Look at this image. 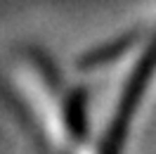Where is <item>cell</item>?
I'll list each match as a JSON object with an SVG mask.
<instances>
[{"label": "cell", "instance_id": "cell-1", "mask_svg": "<svg viewBox=\"0 0 156 154\" xmlns=\"http://www.w3.org/2000/svg\"><path fill=\"white\" fill-rule=\"evenodd\" d=\"M10 97L36 138L50 149H85V126L76 102L45 59L33 55L14 57L7 69Z\"/></svg>", "mask_w": 156, "mask_h": 154}, {"label": "cell", "instance_id": "cell-2", "mask_svg": "<svg viewBox=\"0 0 156 154\" xmlns=\"http://www.w3.org/2000/svg\"><path fill=\"white\" fill-rule=\"evenodd\" d=\"M126 83L109 112V121L102 128L99 149H121L135 133L140 116L156 93V29L144 36H130L126 52Z\"/></svg>", "mask_w": 156, "mask_h": 154}]
</instances>
